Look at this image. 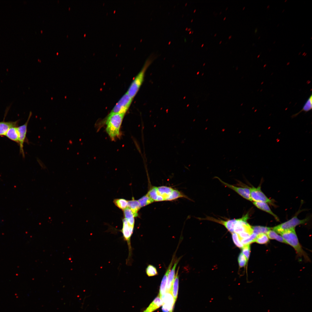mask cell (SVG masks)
<instances>
[{"label": "cell", "instance_id": "obj_1", "mask_svg": "<svg viewBox=\"0 0 312 312\" xmlns=\"http://www.w3.org/2000/svg\"><path fill=\"white\" fill-rule=\"evenodd\" d=\"M124 115L111 113L106 118V131L111 139L114 140L120 136V129Z\"/></svg>", "mask_w": 312, "mask_h": 312}, {"label": "cell", "instance_id": "obj_2", "mask_svg": "<svg viewBox=\"0 0 312 312\" xmlns=\"http://www.w3.org/2000/svg\"><path fill=\"white\" fill-rule=\"evenodd\" d=\"M154 56H150L146 60L141 70L132 82L127 93L133 99L138 93L144 79L146 72L155 59Z\"/></svg>", "mask_w": 312, "mask_h": 312}, {"label": "cell", "instance_id": "obj_3", "mask_svg": "<svg viewBox=\"0 0 312 312\" xmlns=\"http://www.w3.org/2000/svg\"><path fill=\"white\" fill-rule=\"evenodd\" d=\"M280 234L286 243L292 246L299 256H303L305 258L307 257L299 243L295 229L285 231Z\"/></svg>", "mask_w": 312, "mask_h": 312}, {"label": "cell", "instance_id": "obj_4", "mask_svg": "<svg viewBox=\"0 0 312 312\" xmlns=\"http://www.w3.org/2000/svg\"><path fill=\"white\" fill-rule=\"evenodd\" d=\"M307 219L300 220L295 216L289 220L274 226L273 230L279 234L285 231L295 229L297 225L305 223Z\"/></svg>", "mask_w": 312, "mask_h": 312}, {"label": "cell", "instance_id": "obj_5", "mask_svg": "<svg viewBox=\"0 0 312 312\" xmlns=\"http://www.w3.org/2000/svg\"><path fill=\"white\" fill-rule=\"evenodd\" d=\"M133 99L126 92L116 104L111 113L124 115L129 109Z\"/></svg>", "mask_w": 312, "mask_h": 312}, {"label": "cell", "instance_id": "obj_6", "mask_svg": "<svg viewBox=\"0 0 312 312\" xmlns=\"http://www.w3.org/2000/svg\"><path fill=\"white\" fill-rule=\"evenodd\" d=\"M32 115L31 112L29 113L27 120L25 123L23 125L17 127V129L19 135V144L20 146V152L22 155L23 157H25V153L23 150V144L24 142L26 141V135L27 131V127L29 122Z\"/></svg>", "mask_w": 312, "mask_h": 312}, {"label": "cell", "instance_id": "obj_7", "mask_svg": "<svg viewBox=\"0 0 312 312\" xmlns=\"http://www.w3.org/2000/svg\"><path fill=\"white\" fill-rule=\"evenodd\" d=\"M174 190L172 188L166 186L156 187V201L171 200Z\"/></svg>", "mask_w": 312, "mask_h": 312}, {"label": "cell", "instance_id": "obj_8", "mask_svg": "<svg viewBox=\"0 0 312 312\" xmlns=\"http://www.w3.org/2000/svg\"><path fill=\"white\" fill-rule=\"evenodd\" d=\"M249 188L252 201L269 203L272 202V201L268 198L262 191L260 187L259 186L257 187H249Z\"/></svg>", "mask_w": 312, "mask_h": 312}, {"label": "cell", "instance_id": "obj_9", "mask_svg": "<svg viewBox=\"0 0 312 312\" xmlns=\"http://www.w3.org/2000/svg\"><path fill=\"white\" fill-rule=\"evenodd\" d=\"M161 299L163 303L162 308L163 311L172 312L175 303L172 292H166Z\"/></svg>", "mask_w": 312, "mask_h": 312}, {"label": "cell", "instance_id": "obj_10", "mask_svg": "<svg viewBox=\"0 0 312 312\" xmlns=\"http://www.w3.org/2000/svg\"><path fill=\"white\" fill-rule=\"evenodd\" d=\"M216 178L226 187L233 190L244 198L252 201L250 194L249 188L238 187L225 183L218 177Z\"/></svg>", "mask_w": 312, "mask_h": 312}, {"label": "cell", "instance_id": "obj_11", "mask_svg": "<svg viewBox=\"0 0 312 312\" xmlns=\"http://www.w3.org/2000/svg\"><path fill=\"white\" fill-rule=\"evenodd\" d=\"M204 219L213 221L222 224L231 233H234V228L238 220V219H237L224 220L210 217H207Z\"/></svg>", "mask_w": 312, "mask_h": 312}, {"label": "cell", "instance_id": "obj_12", "mask_svg": "<svg viewBox=\"0 0 312 312\" xmlns=\"http://www.w3.org/2000/svg\"><path fill=\"white\" fill-rule=\"evenodd\" d=\"M180 259H179L175 262L173 267L170 270L168 274L166 285V292H172L173 285L175 276V269Z\"/></svg>", "mask_w": 312, "mask_h": 312}, {"label": "cell", "instance_id": "obj_13", "mask_svg": "<svg viewBox=\"0 0 312 312\" xmlns=\"http://www.w3.org/2000/svg\"><path fill=\"white\" fill-rule=\"evenodd\" d=\"M173 258H172L170 263L162 279L159 289V295L161 298L166 293V285L167 277L168 274L173 264Z\"/></svg>", "mask_w": 312, "mask_h": 312}, {"label": "cell", "instance_id": "obj_14", "mask_svg": "<svg viewBox=\"0 0 312 312\" xmlns=\"http://www.w3.org/2000/svg\"><path fill=\"white\" fill-rule=\"evenodd\" d=\"M19 120L15 121L0 122V135H5L8 129L13 127H18Z\"/></svg>", "mask_w": 312, "mask_h": 312}, {"label": "cell", "instance_id": "obj_15", "mask_svg": "<svg viewBox=\"0 0 312 312\" xmlns=\"http://www.w3.org/2000/svg\"><path fill=\"white\" fill-rule=\"evenodd\" d=\"M163 304L161 299L158 295L143 312H153L162 306Z\"/></svg>", "mask_w": 312, "mask_h": 312}, {"label": "cell", "instance_id": "obj_16", "mask_svg": "<svg viewBox=\"0 0 312 312\" xmlns=\"http://www.w3.org/2000/svg\"><path fill=\"white\" fill-rule=\"evenodd\" d=\"M127 207L131 210L135 217L138 216V211L141 207L138 200L133 197L132 200L128 201Z\"/></svg>", "mask_w": 312, "mask_h": 312}, {"label": "cell", "instance_id": "obj_17", "mask_svg": "<svg viewBox=\"0 0 312 312\" xmlns=\"http://www.w3.org/2000/svg\"><path fill=\"white\" fill-rule=\"evenodd\" d=\"M254 205L258 208L271 215L277 220L278 218L272 211L267 203L264 202H253Z\"/></svg>", "mask_w": 312, "mask_h": 312}, {"label": "cell", "instance_id": "obj_18", "mask_svg": "<svg viewBox=\"0 0 312 312\" xmlns=\"http://www.w3.org/2000/svg\"><path fill=\"white\" fill-rule=\"evenodd\" d=\"M5 135L10 139L19 144V135L17 127H13L10 128Z\"/></svg>", "mask_w": 312, "mask_h": 312}, {"label": "cell", "instance_id": "obj_19", "mask_svg": "<svg viewBox=\"0 0 312 312\" xmlns=\"http://www.w3.org/2000/svg\"><path fill=\"white\" fill-rule=\"evenodd\" d=\"M312 109V95L311 94L307 99L302 109L298 112L292 115L291 117L292 118H295L302 112H303L306 113L311 110Z\"/></svg>", "mask_w": 312, "mask_h": 312}, {"label": "cell", "instance_id": "obj_20", "mask_svg": "<svg viewBox=\"0 0 312 312\" xmlns=\"http://www.w3.org/2000/svg\"><path fill=\"white\" fill-rule=\"evenodd\" d=\"M179 267L177 269L172 286V294L175 304L177 298L179 286V276L178 272Z\"/></svg>", "mask_w": 312, "mask_h": 312}, {"label": "cell", "instance_id": "obj_21", "mask_svg": "<svg viewBox=\"0 0 312 312\" xmlns=\"http://www.w3.org/2000/svg\"><path fill=\"white\" fill-rule=\"evenodd\" d=\"M123 211L124 218L129 224L134 226L135 217L131 210L127 207Z\"/></svg>", "mask_w": 312, "mask_h": 312}, {"label": "cell", "instance_id": "obj_22", "mask_svg": "<svg viewBox=\"0 0 312 312\" xmlns=\"http://www.w3.org/2000/svg\"><path fill=\"white\" fill-rule=\"evenodd\" d=\"M276 231L271 229L266 233L268 238L271 239H275L280 242L286 243L283 237L278 235Z\"/></svg>", "mask_w": 312, "mask_h": 312}, {"label": "cell", "instance_id": "obj_23", "mask_svg": "<svg viewBox=\"0 0 312 312\" xmlns=\"http://www.w3.org/2000/svg\"><path fill=\"white\" fill-rule=\"evenodd\" d=\"M113 203L116 206L123 211L127 207L128 200L123 198L114 199Z\"/></svg>", "mask_w": 312, "mask_h": 312}, {"label": "cell", "instance_id": "obj_24", "mask_svg": "<svg viewBox=\"0 0 312 312\" xmlns=\"http://www.w3.org/2000/svg\"><path fill=\"white\" fill-rule=\"evenodd\" d=\"M252 228L253 230V233L257 235L262 233L266 234L271 229L270 227L259 226H252Z\"/></svg>", "mask_w": 312, "mask_h": 312}, {"label": "cell", "instance_id": "obj_25", "mask_svg": "<svg viewBox=\"0 0 312 312\" xmlns=\"http://www.w3.org/2000/svg\"><path fill=\"white\" fill-rule=\"evenodd\" d=\"M269 239L266 234H260L257 235L254 242L260 244H265L268 242Z\"/></svg>", "mask_w": 312, "mask_h": 312}, {"label": "cell", "instance_id": "obj_26", "mask_svg": "<svg viewBox=\"0 0 312 312\" xmlns=\"http://www.w3.org/2000/svg\"><path fill=\"white\" fill-rule=\"evenodd\" d=\"M138 200L141 207L146 206L154 202L147 194Z\"/></svg>", "mask_w": 312, "mask_h": 312}, {"label": "cell", "instance_id": "obj_27", "mask_svg": "<svg viewBox=\"0 0 312 312\" xmlns=\"http://www.w3.org/2000/svg\"><path fill=\"white\" fill-rule=\"evenodd\" d=\"M146 274L149 277L157 275L158 272L156 268L151 265H148L146 269Z\"/></svg>", "mask_w": 312, "mask_h": 312}, {"label": "cell", "instance_id": "obj_28", "mask_svg": "<svg viewBox=\"0 0 312 312\" xmlns=\"http://www.w3.org/2000/svg\"><path fill=\"white\" fill-rule=\"evenodd\" d=\"M257 236L255 234L253 233L248 237L242 239L240 241L242 244L244 245L250 244L254 242Z\"/></svg>", "mask_w": 312, "mask_h": 312}, {"label": "cell", "instance_id": "obj_29", "mask_svg": "<svg viewBox=\"0 0 312 312\" xmlns=\"http://www.w3.org/2000/svg\"><path fill=\"white\" fill-rule=\"evenodd\" d=\"M238 261L239 267L241 268L246 265L248 260L245 256L241 252L239 255Z\"/></svg>", "mask_w": 312, "mask_h": 312}, {"label": "cell", "instance_id": "obj_30", "mask_svg": "<svg viewBox=\"0 0 312 312\" xmlns=\"http://www.w3.org/2000/svg\"><path fill=\"white\" fill-rule=\"evenodd\" d=\"M232 238L233 242L236 246L239 248H242L243 245L240 242L237 234L233 233H232Z\"/></svg>", "mask_w": 312, "mask_h": 312}, {"label": "cell", "instance_id": "obj_31", "mask_svg": "<svg viewBox=\"0 0 312 312\" xmlns=\"http://www.w3.org/2000/svg\"><path fill=\"white\" fill-rule=\"evenodd\" d=\"M242 248V253L246 257L247 260H248L249 258L250 255V244L244 245Z\"/></svg>", "mask_w": 312, "mask_h": 312}, {"label": "cell", "instance_id": "obj_32", "mask_svg": "<svg viewBox=\"0 0 312 312\" xmlns=\"http://www.w3.org/2000/svg\"><path fill=\"white\" fill-rule=\"evenodd\" d=\"M257 28H256L255 30V33H256L257 32Z\"/></svg>", "mask_w": 312, "mask_h": 312}, {"label": "cell", "instance_id": "obj_33", "mask_svg": "<svg viewBox=\"0 0 312 312\" xmlns=\"http://www.w3.org/2000/svg\"><path fill=\"white\" fill-rule=\"evenodd\" d=\"M231 37H232V36H231V35L229 37V39H230V38H231Z\"/></svg>", "mask_w": 312, "mask_h": 312}, {"label": "cell", "instance_id": "obj_34", "mask_svg": "<svg viewBox=\"0 0 312 312\" xmlns=\"http://www.w3.org/2000/svg\"><path fill=\"white\" fill-rule=\"evenodd\" d=\"M226 17H224V19H223V20H225V19H226Z\"/></svg>", "mask_w": 312, "mask_h": 312}, {"label": "cell", "instance_id": "obj_35", "mask_svg": "<svg viewBox=\"0 0 312 312\" xmlns=\"http://www.w3.org/2000/svg\"><path fill=\"white\" fill-rule=\"evenodd\" d=\"M269 7H270V6L269 5L267 6V8H269Z\"/></svg>", "mask_w": 312, "mask_h": 312}, {"label": "cell", "instance_id": "obj_36", "mask_svg": "<svg viewBox=\"0 0 312 312\" xmlns=\"http://www.w3.org/2000/svg\"><path fill=\"white\" fill-rule=\"evenodd\" d=\"M216 35H217V34H215L214 35V36H216Z\"/></svg>", "mask_w": 312, "mask_h": 312}, {"label": "cell", "instance_id": "obj_37", "mask_svg": "<svg viewBox=\"0 0 312 312\" xmlns=\"http://www.w3.org/2000/svg\"><path fill=\"white\" fill-rule=\"evenodd\" d=\"M245 8V7H244L243 8V10H244V8Z\"/></svg>", "mask_w": 312, "mask_h": 312}, {"label": "cell", "instance_id": "obj_38", "mask_svg": "<svg viewBox=\"0 0 312 312\" xmlns=\"http://www.w3.org/2000/svg\"><path fill=\"white\" fill-rule=\"evenodd\" d=\"M222 42V41H220V42L219 43V44H220Z\"/></svg>", "mask_w": 312, "mask_h": 312}, {"label": "cell", "instance_id": "obj_39", "mask_svg": "<svg viewBox=\"0 0 312 312\" xmlns=\"http://www.w3.org/2000/svg\"><path fill=\"white\" fill-rule=\"evenodd\" d=\"M203 45H204V44H203L202 45V46H201V47H203Z\"/></svg>", "mask_w": 312, "mask_h": 312}, {"label": "cell", "instance_id": "obj_40", "mask_svg": "<svg viewBox=\"0 0 312 312\" xmlns=\"http://www.w3.org/2000/svg\"><path fill=\"white\" fill-rule=\"evenodd\" d=\"M222 13V12H220V14H221Z\"/></svg>", "mask_w": 312, "mask_h": 312}, {"label": "cell", "instance_id": "obj_41", "mask_svg": "<svg viewBox=\"0 0 312 312\" xmlns=\"http://www.w3.org/2000/svg\"><path fill=\"white\" fill-rule=\"evenodd\" d=\"M227 9H228V7H227V8H226V10H227Z\"/></svg>", "mask_w": 312, "mask_h": 312}, {"label": "cell", "instance_id": "obj_42", "mask_svg": "<svg viewBox=\"0 0 312 312\" xmlns=\"http://www.w3.org/2000/svg\"><path fill=\"white\" fill-rule=\"evenodd\" d=\"M305 52L303 54H302V55H303L304 54H305Z\"/></svg>", "mask_w": 312, "mask_h": 312}, {"label": "cell", "instance_id": "obj_43", "mask_svg": "<svg viewBox=\"0 0 312 312\" xmlns=\"http://www.w3.org/2000/svg\"><path fill=\"white\" fill-rule=\"evenodd\" d=\"M284 11H285V10H283L282 11L283 12H283Z\"/></svg>", "mask_w": 312, "mask_h": 312}, {"label": "cell", "instance_id": "obj_44", "mask_svg": "<svg viewBox=\"0 0 312 312\" xmlns=\"http://www.w3.org/2000/svg\"><path fill=\"white\" fill-rule=\"evenodd\" d=\"M287 1V0H286V1H285V2L286 1Z\"/></svg>", "mask_w": 312, "mask_h": 312}]
</instances>
